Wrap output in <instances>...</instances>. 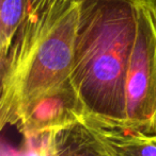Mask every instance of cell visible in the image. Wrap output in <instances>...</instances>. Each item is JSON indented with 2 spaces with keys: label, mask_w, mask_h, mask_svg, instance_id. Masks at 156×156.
I'll list each match as a JSON object with an SVG mask.
<instances>
[{
  "label": "cell",
  "mask_w": 156,
  "mask_h": 156,
  "mask_svg": "<svg viewBox=\"0 0 156 156\" xmlns=\"http://www.w3.org/2000/svg\"><path fill=\"white\" fill-rule=\"evenodd\" d=\"M82 119L107 156H156V138L142 135L122 121H109L87 114Z\"/></svg>",
  "instance_id": "obj_5"
},
{
  "label": "cell",
  "mask_w": 156,
  "mask_h": 156,
  "mask_svg": "<svg viewBox=\"0 0 156 156\" xmlns=\"http://www.w3.org/2000/svg\"><path fill=\"white\" fill-rule=\"evenodd\" d=\"M36 1H38V0H30V4H32V3H34Z\"/></svg>",
  "instance_id": "obj_10"
},
{
  "label": "cell",
  "mask_w": 156,
  "mask_h": 156,
  "mask_svg": "<svg viewBox=\"0 0 156 156\" xmlns=\"http://www.w3.org/2000/svg\"><path fill=\"white\" fill-rule=\"evenodd\" d=\"M30 6V0H0V62L4 60Z\"/></svg>",
  "instance_id": "obj_7"
},
{
  "label": "cell",
  "mask_w": 156,
  "mask_h": 156,
  "mask_svg": "<svg viewBox=\"0 0 156 156\" xmlns=\"http://www.w3.org/2000/svg\"><path fill=\"white\" fill-rule=\"evenodd\" d=\"M85 114V106L69 79L25 105L15 126L23 136L49 133L79 121Z\"/></svg>",
  "instance_id": "obj_4"
},
{
  "label": "cell",
  "mask_w": 156,
  "mask_h": 156,
  "mask_svg": "<svg viewBox=\"0 0 156 156\" xmlns=\"http://www.w3.org/2000/svg\"><path fill=\"white\" fill-rule=\"evenodd\" d=\"M126 126L156 138V23L143 0L125 84Z\"/></svg>",
  "instance_id": "obj_3"
},
{
  "label": "cell",
  "mask_w": 156,
  "mask_h": 156,
  "mask_svg": "<svg viewBox=\"0 0 156 156\" xmlns=\"http://www.w3.org/2000/svg\"><path fill=\"white\" fill-rule=\"evenodd\" d=\"M78 0H38L1 61L0 124L16 125L31 100L71 76Z\"/></svg>",
  "instance_id": "obj_2"
},
{
  "label": "cell",
  "mask_w": 156,
  "mask_h": 156,
  "mask_svg": "<svg viewBox=\"0 0 156 156\" xmlns=\"http://www.w3.org/2000/svg\"><path fill=\"white\" fill-rule=\"evenodd\" d=\"M143 2L150 10L151 14H152L153 18H154L156 23V0H143Z\"/></svg>",
  "instance_id": "obj_9"
},
{
  "label": "cell",
  "mask_w": 156,
  "mask_h": 156,
  "mask_svg": "<svg viewBox=\"0 0 156 156\" xmlns=\"http://www.w3.org/2000/svg\"><path fill=\"white\" fill-rule=\"evenodd\" d=\"M49 133L24 136V142L17 156H50Z\"/></svg>",
  "instance_id": "obj_8"
},
{
  "label": "cell",
  "mask_w": 156,
  "mask_h": 156,
  "mask_svg": "<svg viewBox=\"0 0 156 156\" xmlns=\"http://www.w3.org/2000/svg\"><path fill=\"white\" fill-rule=\"evenodd\" d=\"M71 80L86 114L125 120V84L142 0H78Z\"/></svg>",
  "instance_id": "obj_1"
},
{
  "label": "cell",
  "mask_w": 156,
  "mask_h": 156,
  "mask_svg": "<svg viewBox=\"0 0 156 156\" xmlns=\"http://www.w3.org/2000/svg\"><path fill=\"white\" fill-rule=\"evenodd\" d=\"M49 146L50 156H107L83 119L50 132Z\"/></svg>",
  "instance_id": "obj_6"
}]
</instances>
